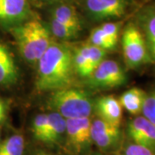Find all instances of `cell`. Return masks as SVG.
Here are the masks:
<instances>
[{
    "label": "cell",
    "mask_w": 155,
    "mask_h": 155,
    "mask_svg": "<svg viewBox=\"0 0 155 155\" xmlns=\"http://www.w3.org/2000/svg\"><path fill=\"white\" fill-rule=\"evenodd\" d=\"M105 50L102 49L93 45H90V58H89L87 77H91L92 73L97 68L102 61L104 60Z\"/></svg>",
    "instance_id": "7402d4cb"
},
{
    "label": "cell",
    "mask_w": 155,
    "mask_h": 155,
    "mask_svg": "<svg viewBox=\"0 0 155 155\" xmlns=\"http://www.w3.org/2000/svg\"><path fill=\"white\" fill-rule=\"evenodd\" d=\"M91 122L89 117L67 119L66 134L69 143L78 152L81 151L91 142Z\"/></svg>",
    "instance_id": "52a82bcc"
},
{
    "label": "cell",
    "mask_w": 155,
    "mask_h": 155,
    "mask_svg": "<svg viewBox=\"0 0 155 155\" xmlns=\"http://www.w3.org/2000/svg\"><path fill=\"white\" fill-rule=\"evenodd\" d=\"M127 133L134 143L155 150V125L145 116H138L129 122Z\"/></svg>",
    "instance_id": "ba28073f"
},
{
    "label": "cell",
    "mask_w": 155,
    "mask_h": 155,
    "mask_svg": "<svg viewBox=\"0 0 155 155\" xmlns=\"http://www.w3.org/2000/svg\"><path fill=\"white\" fill-rule=\"evenodd\" d=\"M74 57V68L75 72L81 77H87L89 58H90V45H84L78 48Z\"/></svg>",
    "instance_id": "d6986e66"
},
{
    "label": "cell",
    "mask_w": 155,
    "mask_h": 155,
    "mask_svg": "<svg viewBox=\"0 0 155 155\" xmlns=\"http://www.w3.org/2000/svg\"><path fill=\"white\" fill-rule=\"evenodd\" d=\"M48 127V116L47 114H40L35 117L32 131L35 138L37 140L46 143L47 133Z\"/></svg>",
    "instance_id": "ffe728a7"
},
{
    "label": "cell",
    "mask_w": 155,
    "mask_h": 155,
    "mask_svg": "<svg viewBox=\"0 0 155 155\" xmlns=\"http://www.w3.org/2000/svg\"><path fill=\"white\" fill-rule=\"evenodd\" d=\"M128 5L127 0H84V9L91 19L104 21L123 17Z\"/></svg>",
    "instance_id": "5b68a950"
},
{
    "label": "cell",
    "mask_w": 155,
    "mask_h": 155,
    "mask_svg": "<svg viewBox=\"0 0 155 155\" xmlns=\"http://www.w3.org/2000/svg\"><path fill=\"white\" fill-rule=\"evenodd\" d=\"M18 78L17 69L13 56L5 45L0 42V84H14Z\"/></svg>",
    "instance_id": "4fadbf2b"
},
{
    "label": "cell",
    "mask_w": 155,
    "mask_h": 155,
    "mask_svg": "<svg viewBox=\"0 0 155 155\" xmlns=\"http://www.w3.org/2000/svg\"><path fill=\"white\" fill-rule=\"evenodd\" d=\"M6 116V105L0 99V122H2Z\"/></svg>",
    "instance_id": "484cf974"
},
{
    "label": "cell",
    "mask_w": 155,
    "mask_h": 155,
    "mask_svg": "<svg viewBox=\"0 0 155 155\" xmlns=\"http://www.w3.org/2000/svg\"><path fill=\"white\" fill-rule=\"evenodd\" d=\"M147 94L141 89L137 87L127 90L120 97V103L122 108H124L131 115H139L142 112Z\"/></svg>",
    "instance_id": "9a60e30c"
},
{
    "label": "cell",
    "mask_w": 155,
    "mask_h": 155,
    "mask_svg": "<svg viewBox=\"0 0 155 155\" xmlns=\"http://www.w3.org/2000/svg\"><path fill=\"white\" fill-rule=\"evenodd\" d=\"M140 21L144 29L147 48L155 60V5L145 8L140 14Z\"/></svg>",
    "instance_id": "5bb4252c"
},
{
    "label": "cell",
    "mask_w": 155,
    "mask_h": 155,
    "mask_svg": "<svg viewBox=\"0 0 155 155\" xmlns=\"http://www.w3.org/2000/svg\"><path fill=\"white\" fill-rule=\"evenodd\" d=\"M24 148V138L20 134L11 135L0 141V155H22Z\"/></svg>",
    "instance_id": "e0dca14e"
},
{
    "label": "cell",
    "mask_w": 155,
    "mask_h": 155,
    "mask_svg": "<svg viewBox=\"0 0 155 155\" xmlns=\"http://www.w3.org/2000/svg\"><path fill=\"white\" fill-rule=\"evenodd\" d=\"M90 41L91 45L96 46L102 49L110 50L116 48V46L110 41V40L107 37L105 33L103 31L100 26L92 29L90 35Z\"/></svg>",
    "instance_id": "44dd1931"
},
{
    "label": "cell",
    "mask_w": 155,
    "mask_h": 155,
    "mask_svg": "<svg viewBox=\"0 0 155 155\" xmlns=\"http://www.w3.org/2000/svg\"><path fill=\"white\" fill-rule=\"evenodd\" d=\"M51 17L78 31L81 29L82 23L77 10L68 2H60L53 5Z\"/></svg>",
    "instance_id": "7c38bea8"
},
{
    "label": "cell",
    "mask_w": 155,
    "mask_h": 155,
    "mask_svg": "<svg viewBox=\"0 0 155 155\" xmlns=\"http://www.w3.org/2000/svg\"><path fill=\"white\" fill-rule=\"evenodd\" d=\"M48 104L66 119L89 117L92 110L90 96L83 90L71 87L54 91Z\"/></svg>",
    "instance_id": "3957f363"
},
{
    "label": "cell",
    "mask_w": 155,
    "mask_h": 155,
    "mask_svg": "<svg viewBox=\"0 0 155 155\" xmlns=\"http://www.w3.org/2000/svg\"><path fill=\"white\" fill-rule=\"evenodd\" d=\"M48 28L56 38L62 40V41H67V40H72L75 38L78 35V33L79 32L66 24L61 23L53 17H50L49 22H48Z\"/></svg>",
    "instance_id": "ac0fdd59"
},
{
    "label": "cell",
    "mask_w": 155,
    "mask_h": 155,
    "mask_svg": "<svg viewBox=\"0 0 155 155\" xmlns=\"http://www.w3.org/2000/svg\"><path fill=\"white\" fill-rule=\"evenodd\" d=\"M36 155H51V154H49V153H37Z\"/></svg>",
    "instance_id": "83f0119b"
},
{
    "label": "cell",
    "mask_w": 155,
    "mask_h": 155,
    "mask_svg": "<svg viewBox=\"0 0 155 155\" xmlns=\"http://www.w3.org/2000/svg\"><path fill=\"white\" fill-rule=\"evenodd\" d=\"M93 84L101 88H115L125 84L127 76L115 61L104 60L91 76Z\"/></svg>",
    "instance_id": "8992f818"
},
{
    "label": "cell",
    "mask_w": 155,
    "mask_h": 155,
    "mask_svg": "<svg viewBox=\"0 0 155 155\" xmlns=\"http://www.w3.org/2000/svg\"><path fill=\"white\" fill-rule=\"evenodd\" d=\"M143 116L155 125V91L147 95L142 108Z\"/></svg>",
    "instance_id": "603a6c76"
},
{
    "label": "cell",
    "mask_w": 155,
    "mask_h": 155,
    "mask_svg": "<svg viewBox=\"0 0 155 155\" xmlns=\"http://www.w3.org/2000/svg\"><path fill=\"white\" fill-rule=\"evenodd\" d=\"M48 127L47 133L46 143H56L60 141L66 133L67 119L58 112H52L48 114Z\"/></svg>",
    "instance_id": "2e32d148"
},
{
    "label": "cell",
    "mask_w": 155,
    "mask_h": 155,
    "mask_svg": "<svg viewBox=\"0 0 155 155\" xmlns=\"http://www.w3.org/2000/svg\"><path fill=\"white\" fill-rule=\"evenodd\" d=\"M96 111L100 119L113 126L120 127L122 118V106L120 100L112 95L101 97L96 102Z\"/></svg>",
    "instance_id": "30bf717a"
},
{
    "label": "cell",
    "mask_w": 155,
    "mask_h": 155,
    "mask_svg": "<svg viewBox=\"0 0 155 155\" xmlns=\"http://www.w3.org/2000/svg\"><path fill=\"white\" fill-rule=\"evenodd\" d=\"M29 14L28 0H0V22L13 24L25 20Z\"/></svg>",
    "instance_id": "8fae6325"
},
{
    "label": "cell",
    "mask_w": 155,
    "mask_h": 155,
    "mask_svg": "<svg viewBox=\"0 0 155 155\" xmlns=\"http://www.w3.org/2000/svg\"><path fill=\"white\" fill-rule=\"evenodd\" d=\"M119 136V127L113 126L100 118L91 122V140L100 148H109L112 147L118 140Z\"/></svg>",
    "instance_id": "9c48e42d"
},
{
    "label": "cell",
    "mask_w": 155,
    "mask_h": 155,
    "mask_svg": "<svg viewBox=\"0 0 155 155\" xmlns=\"http://www.w3.org/2000/svg\"><path fill=\"white\" fill-rule=\"evenodd\" d=\"M37 63L35 85L39 91L70 87L75 68L73 54L67 46L52 43Z\"/></svg>",
    "instance_id": "6da1fadb"
},
{
    "label": "cell",
    "mask_w": 155,
    "mask_h": 155,
    "mask_svg": "<svg viewBox=\"0 0 155 155\" xmlns=\"http://www.w3.org/2000/svg\"><path fill=\"white\" fill-rule=\"evenodd\" d=\"M122 50L124 60L129 68H137L149 60L147 45L144 35L138 27L128 24L122 35Z\"/></svg>",
    "instance_id": "277c9868"
},
{
    "label": "cell",
    "mask_w": 155,
    "mask_h": 155,
    "mask_svg": "<svg viewBox=\"0 0 155 155\" xmlns=\"http://www.w3.org/2000/svg\"><path fill=\"white\" fill-rule=\"evenodd\" d=\"M38 3H41V4H52L54 5L60 2H68L69 0H35Z\"/></svg>",
    "instance_id": "4316f807"
},
{
    "label": "cell",
    "mask_w": 155,
    "mask_h": 155,
    "mask_svg": "<svg viewBox=\"0 0 155 155\" xmlns=\"http://www.w3.org/2000/svg\"><path fill=\"white\" fill-rule=\"evenodd\" d=\"M101 28L105 33L107 37L110 40V41L116 47L119 38V30H120V24L116 22H105L102 24Z\"/></svg>",
    "instance_id": "cb8c5ba5"
},
{
    "label": "cell",
    "mask_w": 155,
    "mask_h": 155,
    "mask_svg": "<svg viewBox=\"0 0 155 155\" xmlns=\"http://www.w3.org/2000/svg\"><path fill=\"white\" fill-rule=\"evenodd\" d=\"M13 35L21 55L29 63L38 62L52 44L48 28L38 19H32L18 25L14 28Z\"/></svg>",
    "instance_id": "7a4b0ae2"
},
{
    "label": "cell",
    "mask_w": 155,
    "mask_h": 155,
    "mask_svg": "<svg viewBox=\"0 0 155 155\" xmlns=\"http://www.w3.org/2000/svg\"><path fill=\"white\" fill-rule=\"evenodd\" d=\"M123 155H154L153 151L146 147L144 146L136 143L130 144L126 147Z\"/></svg>",
    "instance_id": "d4e9b609"
}]
</instances>
